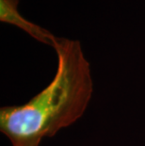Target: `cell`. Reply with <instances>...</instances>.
<instances>
[{"label":"cell","instance_id":"6da1fadb","mask_svg":"<svg viewBox=\"0 0 145 146\" xmlns=\"http://www.w3.org/2000/svg\"><path fill=\"white\" fill-rule=\"evenodd\" d=\"M58 69L52 81L26 103L0 110V131L12 146H40L83 116L93 92L91 68L75 40L56 37Z\"/></svg>","mask_w":145,"mask_h":146},{"label":"cell","instance_id":"7a4b0ae2","mask_svg":"<svg viewBox=\"0 0 145 146\" xmlns=\"http://www.w3.org/2000/svg\"><path fill=\"white\" fill-rule=\"evenodd\" d=\"M18 5L19 0H0V21L2 23L13 25L26 31L36 41L53 47L56 36L44 27L24 18L18 11Z\"/></svg>","mask_w":145,"mask_h":146}]
</instances>
